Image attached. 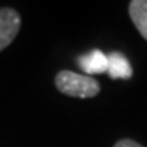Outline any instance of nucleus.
<instances>
[{
    "mask_svg": "<svg viewBox=\"0 0 147 147\" xmlns=\"http://www.w3.org/2000/svg\"><path fill=\"white\" fill-rule=\"evenodd\" d=\"M20 27H21V18L20 14L12 8H0V51L17 38Z\"/></svg>",
    "mask_w": 147,
    "mask_h": 147,
    "instance_id": "f03ea898",
    "label": "nucleus"
},
{
    "mask_svg": "<svg viewBox=\"0 0 147 147\" xmlns=\"http://www.w3.org/2000/svg\"><path fill=\"white\" fill-rule=\"evenodd\" d=\"M54 83L60 93L72 98H93L101 92V86L95 78L72 71H60Z\"/></svg>",
    "mask_w": 147,
    "mask_h": 147,
    "instance_id": "f257e3e1",
    "label": "nucleus"
},
{
    "mask_svg": "<svg viewBox=\"0 0 147 147\" xmlns=\"http://www.w3.org/2000/svg\"><path fill=\"white\" fill-rule=\"evenodd\" d=\"M114 147H144V146H141V144L137 143V141H134V140L123 138V140H120V141H117L114 144Z\"/></svg>",
    "mask_w": 147,
    "mask_h": 147,
    "instance_id": "423d86ee",
    "label": "nucleus"
},
{
    "mask_svg": "<svg viewBox=\"0 0 147 147\" xmlns=\"http://www.w3.org/2000/svg\"><path fill=\"white\" fill-rule=\"evenodd\" d=\"M78 63L89 77L95 75V74L107 72V69H108V57L99 50H93L87 54L81 56L78 59Z\"/></svg>",
    "mask_w": 147,
    "mask_h": 147,
    "instance_id": "7ed1b4c3",
    "label": "nucleus"
},
{
    "mask_svg": "<svg viewBox=\"0 0 147 147\" xmlns=\"http://www.w3.org/2000/svg\"><path fill=\"white\" fill-rule=\"evenodd\" d=\"M108 57V75L113 80H128L132 77V66L122 53H111Z\"/></svg>",
    "mask_w": 147,
    "mask_h": 147,
    "instance_id": "20e7f679",
    "label": "nucleus"
},
{
    "mask_svg": "<svg viewBox=\"0 0 147 147\" xmlns=\"http://www.w3.org/2000/svg\"><path fill=\"white\" fill-rule=\"evenodd\" d=\"M129 17L140 35L147 41V0H132L129 3Z\"/></svg>",
    "mask_w": 147,
    "mask_h": 147,
    "instance_id": "39448f33",
    "label": "nucleus"
}]
</instances>
